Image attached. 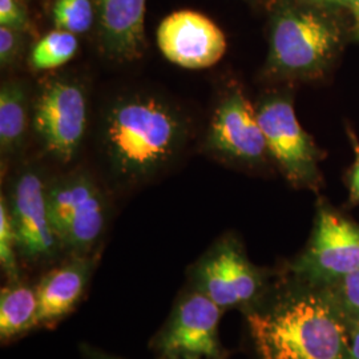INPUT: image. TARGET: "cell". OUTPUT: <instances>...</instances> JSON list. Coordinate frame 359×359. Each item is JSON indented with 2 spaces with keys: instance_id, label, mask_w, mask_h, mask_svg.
Returning a JSON list of instances; mask_svg holds the SVG:
<instances>
[{
  "instance_id": "8992f818",
  "label": "cell",
  "mask_w": 359,
  "mask_h": 359,
  "mask_svg": "<svg viewBox=\"0 0 359 359\" xmlns=\"http://www.w3.org/2000/svg\"><path fill=\"white\" fill-rule=\"evenodd\" d=\"M47 187L39 170L27 168L15 177L6 197L20 261L32 268H51L65 255L52 226Z\"/></svg>"
},
{
  "instance_id": "e0dca14e",
  "label": "cell",
  "mask_w": 359,
  "mask_h": 359,
  "mask_svg": "<svg viewBox=\"0 0 359 359\" xmlns=\"http://www.w3.org/2000/svg\"><path fill=\"white\" fill-rule=\"evenodd\" d=\"M79 50L76 35L65 29H55L34 46L29 65L35 71H50L67 65Z\"/></svg>"
},
{
  "instance_id": "7402d4cb",
  "label": "cell",
  "mask_w": 359,
  "mask_h": 359,
  "mask_svg": "<svg viewBox=\"0 0 359 359\" xmlns=\"http://www.w3.org/2000/svg\"><path fill=\"white\" fill-rule=\"evenodd\" d=\"M0 26L10 27L25 32L29 23L26 10L19 0H0Z\"/></svg>"
},
{
  "instance_id": "d6986e66",
  "label": "cell",
  "mask_w": 359,
  "mask_h": 359,
  "mask_svg": "<svg viewBox=\"0 0 359 359\" xmlns=\"http://www.w3.org/2000/svg\"><path fill=\"white\" fill-rule=\"evenodd\" d=\"M20 257L10 217L6 197L0 198V265L7 278V283H16L23 280L20 270Z\"/></svg>"
},
{
  "instance_id": "d4e9b609",
  "label": "cell",
  "mask_w": 359,
  "mask_h": 359,
  "mask_svg": "<svg viewBox=\"0 0 359 359\" xmlns=\"http://www.w3.org/2000/svg\"><path fill=\"white\" fill-rule=\"evenodd\" d=\"M348 359H359V323L353 326Z\"/></svg>"
},
{
  "instance_id": "8fae6325",
  "label": "cell",
  "mask_w": 359,
  "mask_h": 359,
  "mask_svg": "<svg viewBox=\"0 0 359 359\" xmlns=\"http://www.w3.org/2000/svg\"><path fill=\"white\" fill-rule=\"evenodd\" d=\"M205 147L222 158L250 165L262 163L269 154L257 109L241 88H233L221 99L206 133Z\"/></svg>"
},
{
  "instance_id": "277c9868",
  "label": "cell",
  "mask_w": 359,
  "mask_h": 359,
  "mask_svg": "<svg viewBox=\"0 0 359 359\" xmlns=\"http://www.w3.org/2000/svg\"><path fill=\"white\" fill-rule=\"evenodd\" d=\"M52 226L67 256H95L108 224V203L96 181L76 172L47 187Z\"/></svg>"
},
{
  "instance_id": "9c48e42d",
  "label": "cell",
  "mask_w": 359,
  "mask_h": 359,
  "mask_svg": "<svg viewBox=\"0 0 359 359\" xmlns=\"http://www.w3.org/2000/svg\"><path fill=\"white\" fill-rule=\"evenodd\" d=\"M32 112V126L46 151L60 161H71L88 123L84 87L75 79L55 77L40 90Z\"/></svg>"
},
{
  "instance_id": "30bf717a",
  "label": "cell",
  "mask_w": 359,
  "mask_h": 359,
  "mask_svg": "<svg viewBox=\"0 0 359 359\" xmlns=\"http://www.w3.org/2000/svg\"><path fill=\"white\" fill-rule=\"evenodd\" d=\"M269 154L295 187H314L320 180L318 151L301 127L286 96H271L257 108Z\"/></svg>"
},
{
  "instance_id": "3957f363",
  "label": "cell",
  "mask_w": 359,
  "mask_h": 359,
  "mask_svg": "<svg viewBox=\"0 0 359 359\" xmlns=\"http://www.w3.org/2000/svg\"><path fill=\"white\" fill-rule=\"evenodd\" d=\"M338 44L332 22L310 10L283 7L271 23L268 71L281 77L316 76L332 62Z\"/></svg>"
},
{
  "instance_id": "4fadbf2b",
  "label": "cell",
  "mask_w": 359,
  "mask_h": 359,
  "mask_svg": "<svg viewBox=\"0 0 359 359\" xmlns=\"http://www.w3.org/2000/svg\"><path fill=\"white\" fill-rule=\"evenodd\" d=\"M97 256H67L47 270L36 283L39 325L52 327L69 316L90 286Z\"/></svg>"
},
{
  "instance_id": "44dd1931",
  "label": "cell",
  "mask_w": 359,
  "mask_h": 359,
  "mask_svg": "<svg viewBox=\"0 0 359 359\" xmlns=\"http://www.w3.org/2000/svg\"><path fill=\"white\" fill-rule=\"evenodd\" d=\"M22 31L10 27L0 26V65L10 67L15 65L23 51Z\"/></svg>"
},
{
  "instance_id": "4316f807",
  "label": "cell",
  "mask_w": 359,
  "mask_h": 359,
  "mask_svg": "<svg viewBox=\"0 0 359 359\" xmlns=\"http://www.w3.org/2000/svg\"><path fill=\"white\" fill-rule=\"evenodd\" d=\"M350 10L354 15V20H355V28H357V32L359 35V0H351V6H350Z\"/></svg>"
},
{
  "instance_id": "ba28073f",
  "label": "cell",
  "mask_w": 359,
  "mask_h": 359,
  "mask_svg": "<svg viewBox=\"0 0 359 359\" xmlns=\"http://www.w3.org/2000/svg\"><path fill=\"white\" fill-rule=\"evenodd\" d=\"M359 268V225L332 208H318L314 231L289 274L304 283L329 286Z\"/></svg>"
},
{
  "instance_id": "603a6c76",
  "label": "cell",
  "mask_w": 359,
  "mask_h": 359,
  "mask_svg": "<svg viewBox=\"0 0 359 359\" xmlns=\"http://www.w3.org/2000/svg\"><path fill=\"white\" fill-rule=\"evenodd\" d=\"M353 144H354L355 160H354L353 169L350 173V180H348V192H350L351 203L359 204V145L355 140H353Z\"/></svg>"
},
{
  "instance_id": "ffe728a7",
  "label": "cell",
  "mask_w": 359,
  "mask_h": 359,
  "mask_svg": "<svg viewBox=\"0 0 359 359\" xmlns=\"http://www.w3.org/2000/svg\"><path fill=\"white\" fill-rule=\"evenodd\" d=\"M325 287L350 323L353 326L359 323V268Z\"/></svg>"
},
{
  "instance_id": "cb8c5ba5",
  "label": "cell",
  "mask_w": 359,
  "mask_h": 359,
  "mask_svg": "<svg viewBox=\"0 0 359 359\" xmlns=\"http://www.w3.org/2000/svg\"><path fill=\"white\" fill-rule=\"evenodd\" d=\"M80 353L83 354V357L86 359H121L115 357V355H111L103 350H99L96 347L86 345V344L80 345Z\"/></svg>"
},
{
  "instance_id": "5bb4252c",
  "label": "cell",
  "mask_w": 359,
  "mask_h": 359,
  "mask_svg": "<svg viewBox=\"0 0 359 359\" xmlns=\"http://www.w3.org/2000/svg\"><path fill=\"white\" fill-rule=\"evenodd\" d=\"M100 46L115 62L137 59L144 48L147 0H96Z\"/></svg>"
},
{
  "instance_id": "6da1fadb",
  "label": "cell",
  "mask_w": 359,
  "mask_h": 359,
  "mask_svg": "<svg viewBox=\"0 0 359 359\" xmlns=\"http://www.w3.org/2000/svg\"><path fill=\"white\" fill-rule=\"evenodd\" d=\"M244 316L258 359H348L353 325L326 287L289 274Z\"/></svg>"
},
{
  "instance_id": "5b68a950",
  "label": "cell",
  "mask_w": 359,
  "mask_h": 359,
  "mask_svg": "<svg viewBox=\"0 0 359 359\" xmlns=\"http://www.w3.org/2000/svg\"><path fill=\"white\" fill-rule=\"evenodd\" d=\"M191 285L217 306L253 308L269 290V276L248 258L243 244L231 234L221 237L189 269Z\"/></svg>"
},
{
  "instance_id": "ac0fdd59",
  "label": "cell",
  "mask_w": 359,
  "mask_h": 359,
  "mask_svg": "<svg viewBox=\"0 0 359 359\" xmlns=\"http://www.w3.org/2000/svg\"><path fill=\"white\" fill-rule=\"evenodd\" d=\"M52 16L57 29L80 35L93 26L96 7L92 0H56Z\"/></svg>"
},
{
  "instance_id": "52a82bcc",
  "label": "cell",
  "mask_w": 359,
  "mask_h": 359,
  "mask_svg": "<svg viewBox=\"0 0 359 359\" xmlns=\"http://www.w3.org/2000/svg\"><path fill=\"white\" fill-rule=\"evenodd\" d=\"M222 314L210 298L187 285L152 348L161 359H225L218 334Z\"/></svg>"
},
{
  "instance_id": "7c38bea8",
  "label": "cell",
  "mask_w": 359,
  "mask_h": 359,
  "mask_svg": "<svg viewBox=\"0 0 359 359\" xmlns=\"http://www.w3.org/2000/svg\"><path fill=\"white\" fill-rule=\"evenodd\" d=\"M157 46L170 63L185 69H204L222 59L226 52V38L205 15L181 10L168 15L160 23Z\"/></svg>"
},
{
  "instance_id": "2e32d148",
  "label": "cell",
  "mask_w": 359,
  "mask_h": 359,
  "mask_svg": "<svg viewBox=\"0 0 359 359\" xmlns=\"http://www.w3.org/2000/svg\"><path fill=\"white\" fill-rule=\"evenodd\" d=\"M28 128V95L19 80L4 81L0 88V149L8 157L23 147Z\"/></svg>"
},
{
  "instance_id": "484cf974",
  "label": "cell",
  "mask_w": 359,
  "mask_h": 359,
  "mask_svg": "<svg viewBox=\"0 0 359 359\" xmlns=\"http://www.w3.org/2000/svg\"><path fill=\"white\" fill-rule=\"evenodd\" d=\"M313 3L318 4H326V6H334V7H342V8H348L351 6V0H310Z\"/></svg>"
},
{
  "instance_id": "9a60e30c",
  "label": "cell",
  "mask_w": 359,
  "mask_h": 359,
  "mask_svg": "<svg viewBox=\"0 0 359 359\" xmlns=\"http://www.w3.org/2000/svg\"><path fill=\"white\" fill-rule=\"evenodd\" d=\"M36 285L25 280L7 283L0 293V339L8 344L39 329Z\"/></svg>"
},
{
  "instance_id": "7a4b0ae2",
  "label": "cell",
  "mask_w": 359,
  "mask_h": 359,
  "mask_svg": "<svg viewBox=\"0 0 359 359\" xmlns=\"http://www.w3.org/2000/svg\"><path fill=\"white\" fill-rule=\"evenodd\" d=\"M187 137L188 123L179 109L149 93L121 96L104 115V154L123 182H144L165 170Z\"/></svg>"
}]
</instances>
